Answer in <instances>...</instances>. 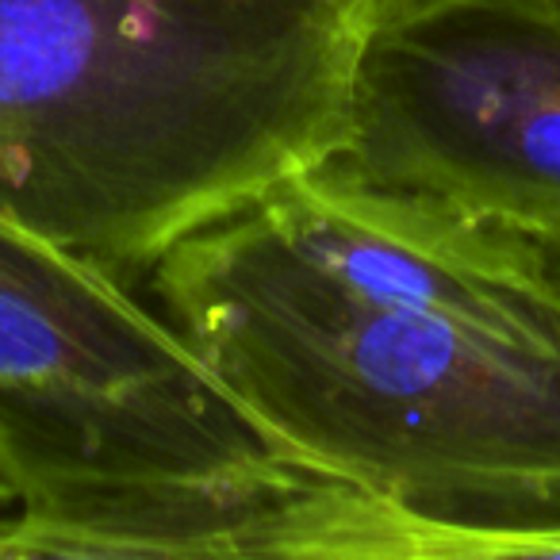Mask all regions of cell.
<instances>
[{"instance_id": "cell-4", "label": "cell", "mask_w": 560, "mask_h": 560, "mask_svg": "<svg viewBox=\"0 0 560 560\" xmlns=\"http://www.w3.org/2000/svg\"><path fill=\"white\" fill-rule=\"evenodd\" d=\"M338 165L560 242V12L483 0L376 27Z\"/></svg>"}, {"instance_id": "cell-7", "label": "cell", "mask_w": 560, "mask_h": 560, "mask_svg": "<svg viewBox=\"0 0 560 560\" xmlns=\"http://www.w3.org/2000/svg\"><path fill=\"white\" fill-rule=\"evenodd\" d=\"M4 511H12V495H9V488L0 483V514H4Z\"/></svg>"}, {"instance_id": "cell-3", "label": "cell", "mask_w": 560, "mask_h": 560, "mask_svg": "<svg viewBox=\"0 0 560 560\" xmlns=\"http://www.w3.org/2000/svg\"><path fill=\"white\" fill-rule=\"evenodd\" d=\"M0 557H335L296 465L127 277L0 215Z\"/></svg>"}, {"instance_id": "cell-6", "label": "cell", "mask_w": 560, "mask_h": 560, "mask_svg": "<svg viewBox=\"0 0 560 560\" xmlns=\"http://www.w3.org/2000/svg\"><path fill=\"white\" fill-rule=\"evenodd\" d=\"M541 246H545V254H549L552 272H557V280H560V242H541Z\"/></svg>"}, {"instance_id": "cell-1", "label": "cell", "mask_w": 560, "mask_h": 560, "mask_svg": "<svg viewBox=\"0 0 560 560\" xmlns=\"http://www.w3.org/2000/svg\"><path fill=\"white\" fill-rule=\"evenodd\" d=\"M142 280L280 450L411 514L434 557H560V280L537 238L330 162Z\"/></svg>"}, {"instance_id": "cell-5", "label": "cell", "mask_w": 560, "mask_h": 560, "mask_svg": "<svg viewBox=\"0 0 560 560\" xmlns=\"http://www.w3.org/2000/svg\"><path fill=\"white\" fill-rule=\"evenodd\" d=\"M365 4H373L376 16H381V27H388L415 16H430V12L460 9V4H483V0H365Z\"/></svg>"}, {"instance_id": "cell-2", "label": "cell", "mask_w": 560, "mask_h": 560, "mask_svg": "<svg viewBox=\"0 0 560 560\" xmlns=\"http://www.w3.org/2000/svg\"><path fill=\"white\" fill-rule=\"evenodd\" d=\"M365 0H0V215L119 277L338 162Z\"/></svg>"}, {"instance_id": "cell-8", "label": "cell", "mask_w": 560, "mask_h": 560, "mask_svg": "<svg viewBox=\"0 0 560 560\" xmlns=\"http://www.w3.org/2000/svg\"><path fill=\"white\" fill-rule=\"evenodd\" d=\"M529 4H545V9H552V12H560V0H529Z\"/></svg>"}]
</instances>
